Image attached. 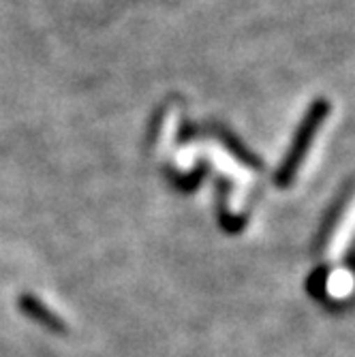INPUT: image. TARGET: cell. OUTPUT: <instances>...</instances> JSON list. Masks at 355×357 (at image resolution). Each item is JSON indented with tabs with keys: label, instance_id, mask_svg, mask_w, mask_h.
Listing matches in <instances>:
<instances>
[{
	"label": "cell",
	"instance_id": "6da1fadb",
	"mask_svg": "<svg viewBox=\"0 0 355 357\" xmlns=\"http://www.w3.org/2000/svg\"><path fill=\"white\" fill-rule=\"evenodd\" d=\"M330 109H332V105H330V101H326V99H317V101L308 107L306 116L302 118V122H300V126H298V131H296V135H294L292 146H289L287 156L282 158V163H280V167H278V174H276V184H278V186H282V188L292 186V182H294V178H296L300 165L304 163V158H306V154H308V148H310V144H312L317 131L321 128V124L326 122V118L330 116Z\"/></svg>",
	"mask_w": 355,
	"mask_h": 357
},
{
	"label": "cell",
	"instance_id": "7a4b0ae2",
	"mask_svg": "<svg viewBox=\"0 0 355 357\" xmlns=\"http://www.w3.org/2000/svg\"><path fill=\"white\" fill-rule=\"evenodd\" d=\"M17 308L22 314H26L30 321H35L37 326L45 328L52 334H67V323H64L56 312H52L37 296L22 294L17 298Z\"/></svg>",
	"mask_w": 355,
	"mask_h": 357
},
{
	"label": "cell",
	"instance_id": "3957f363",
	"mask_svg": "<svg viewBox=\"0 0 355 357\" xmlns=\"http://www.w3.org/2000/svg\"><path fill=\"white\" fill-rule=\"evenodd\" d=\"M212 131H216V137L229 148V152H234V156L240 160V163H244V165H248L250 169H262V163H259V158H257L255 154H250L229 131H225V128H220V126H212Z\"/></svg>",
	"mask_w": 355,
	"mask_h": 357
},
{
	"label": "cell",
	"instance_id": "277c9868",
	"mask_svg": "<svg viewBox=\"0 0 355 357\" xmlns=\"http://www.w3.org/2000/svg\"><path fill=\"white\" fill-rule=\"evenodd\" d=\"M328 291L332 298H347L353 291V278L345 270H334L328 282Z\"/></svg>",
	"mask_w": 355,
	"mask_h": 357
}]
</instances>
